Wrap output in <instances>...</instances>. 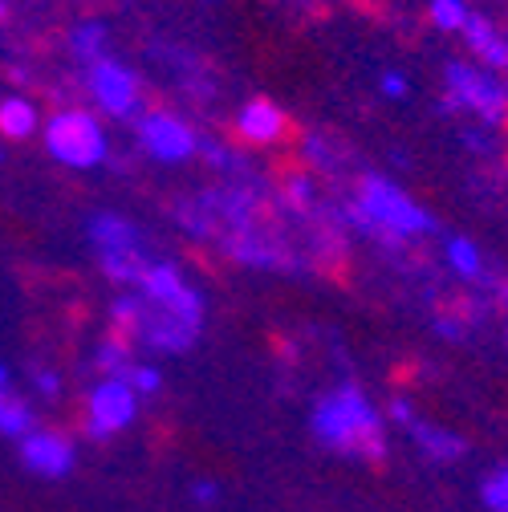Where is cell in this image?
<instances>
[{
	"instance_id": "obj_1",
	"label": "cell",
	"mask_w": 508,
	"mask_h": 512,
	"mask_svg": "<svg viewBox=\"0 0 508 512\" xmlns=\"http://www.w3.org/2000/svg\"><path fill=\"white\" fill-rule=\"evenodd\" d=\"M309 427H313L317 443L330 447V452H342V456L383 460V452H387L383 415L374 411V403L358 387H338L317 399Z\"/></svg>"
},
{
	"instance_id": "obj_2",
	"label": "cell",
	"mask_w": 508,
	"mask_h": 512,
	"mask_svg": "<svg viewBox=\"0 0 508 512\" xmlns=\"http://www.w3.org/2000/svg\"><path fill=\"white\" fill-rule=\"evenodd\" d=\"M350 220L366 232H374L378 240L387 244H399V240H415L423 232H431V216L399 191L395 183L378 179V175H366L362 179V191H358V204L350 208Z\"/></svg>"
},
{
	"instance_id": "obj_3",
	"label": "cell",
	"mask_w": 508,
	"mask_h": 512,
	"mask_svg": "<svg viewBox=\"0 0 508 512\" xmlns=\"http://www.w3.org/2000/svg\"><path fill=\"white\" fill-rule=\"evenodd\" d=\"M45 147L57 163L78 167V171L98 167L106 159V135L98 118L86 110H57L45 126Z\"/></svg>"
},
{
	"instance_id": "obj_4",
	"label": "cell",
	"mask_w": 508,
	"mask_h": 512,
	"mask_svg": "<svg viewBox=\"0 0 508 512\" xmlns=\"http://www.w3.org/2000/svg\"><path fill=\"white\" fill-rule=\"evenodd\" d=\"M443 110H468L484 126H500L508 118V86L492 78L488 70H476L468 61H452L448 66V102Z\"/></svg>"
},
{
	"instance_id": "obj_5",
	"label": "cell",
	"mask_w": 508,
	"mask_h": 512,
	"mask_svg": "<svg viewBox=\"0 0 508 512\" xmlns=\"http://www.w3.org/2000/svg\"><path fill=\"white\" fill-rule=\"evenodd\" d=\"M139 419V391L122 378H102L86 399V435L106 443Z\"/></svg>"
},
{
	"instance_id": "obj_6",
	"label": "cell",
	"mask_w": 508,
	"mask_h": 512,
	"mask_svg": "<svg viewBox=\"0 0 508 512\" xmlns=\"http://www.w3.org/2000/svg\"><path fill=\"white\" fill-rule=\"evenodd\" d=\"M147 301H155L159 309H171L187 322H204V297L187 285V277L171 265V261H151L143 269V281L135 285Z\"/></svg>"
},
{
	"instance_id": "obj_7",
	"label": "cell",
	"mask_w": 508,
	"mask_h": 512,
	"mask_svg": "<svg viewBox=\"0 0 508 512\" xmlns=\"http://www.w3.org/2000/svg\"><path fill=\"white\" fill-rule=\"evenodd\" d=\"M139 143L147 147V155L163 159V163H179L187 155H196L200 151V139L196 131L187 126L183 118L167 114V110H155V114H143L139 122Z\"/></svg>"
},
{
	"instance_id": "obj_8",
	"label": "cell",
	"mask_w": 508,
	"mask_h": 512,
	"mask_svg": "<svg viewBox=\"0 0 508 512\" xmlns=\"http://www.w3.org/2000/svg\"><path fill=\"white\" fill-rule=\"evenodd\" d=\"M90 94L114 118H131L139 110V82L114 57H98L94 66H90Z\"/></svg>"
},
{
	"instance_id": "obj_9",
	"label": "cell",
	"mask_w": 508,
	"mask_h": 512,
	"mask_svg": "<svg viewBox=\"0 0 508 512\" xmlns=\"http://www.w3.org/2000/svg\"><path fill=\"white\" fill-rule=\"evenodd\" d=\"M21 460L29 472L45 476V480H61V476H70L74 472V443L66 435H57V431H29L21 439Z\"/></svg>"
},
{
	"instance_id": "obj_10",
	"label": "cell",
	"mask_w": 508,
	"mask_h": 512,
	"mask_svg": "<svg viewBox=\"0 0 508 512\" xmlns=\"http://www.w3.org/2000/svg\"><path fill=\"white\" fill-rule=\"evenodd\" d=\"M90 244L98 248V261L106 256H143V236L131 220H122L114 212L90 216Z\"/></svg>"
},
{
	"instance_id": "obj_11",
	"label": "cell",
	"mask_w": 508,
	"mask_h": 512,
	"mask_svg": "<svg viewBox=\"0 0 508 512\" xmlns=\"http://www.w3.org/2000/svg\"><path fill=\"white\" fill-rule=\"evenodd\" d=\"M285 126H289L285 110H281L277 102H269V98H252V102L236 114V135H240L244 143H252V147L277 143V139L285 135Z\"/></svg>"
},
{
	"instance_id": "obj_12",
	"label": "cell",
	"mask_w": 508,
	"mask_h": 512,
	"mask_svg": "<svg viewBox=\"0 0 508 512\" xmlns=\"http://www.w3.org/2000/svg\"><path fill=\"white\" fill-rule=\"evenodd\" d=\"M464 33V41H468V49L484 61L488 70H508V37L492 25V21H484V17H468V25L460 29Z\"/></svg>"
},
{
	"instance_id": "obj_13",
	"label": "cell",
	"mask_w": 508,
	"mask_h": 512,
	"mask_svg": "<svg viewBox=\"0 0 508 512\" xmlns=\"http://www.w3.org/2000/svg\"><path fill=\"white\" fill-rule=\"evenodd\" d=\"M41 126L37 118V106L21 94H9V98H0V135L21 143V139H33V131Z\"/></svg>"
},
{
	"instance_id": "obj_14",
	"label": "cell",
	"mask_w": 508,
	"mask_h": 512,
	"mask_svg": "<svg viewBox=\"0 0 508 512\" xmlns=\"http://www.w3.org/2000/svg\"><path fill=\"white\" fill-rule=\"evenodd\" d=\"M407 431H411V439L423 447V452H427L431 460H460V456H464V439H460V435H452V431H439V427L419 423V419H415Z\"/></svg>"
},
{
	"instance_id": "obj_15",
	"label": "cell",
	"mask_w": 508,
	"mask_h": 512,
	"mask_svg": "<svg viewBox=\"0 0 508 512\" xmlns=\"http://www.w3.org/2000/svg\"><path fill=\"white\" fill-rule=\"evenodd\" d=\"M29 431H33V407L17 399L13 391H0V435L25 439Z\"/></svg>"
},
{
	"instance_id": "obj_16",
	"label": "cell",
	"mask_w": 508,
	"mask_h": 512,
	"mask_svg": "<svg viewBox=\"0 0 508 512\" xmlns=\"http://www.w3.org/2000/svg\"><path fill=\"white\" fill-rule=\"evenodd\" d=\"M448 265H452V273L464 277V281H480V277H484V256H480V248H476L472 240H464V236H452V240H448Z\"/></svg>"
},
{
	"instance_id": "obj_17",
	"label": "cell",
	"mask_w": 508,
	"mask_h": 512,
	"mask_svg": "<svg viewBox=\"0 0 508 512\" xmlns=\"http://www.w3.org/2000/svg\"><path fill=\"white\" fill-rule=\"evenodd\" d=\"M131 366H135V358H131V342L126 338H106L98 346V374L102 378H122L126 382Z\"/></svg>"
},
{
	"instance_id": "obj_18",
	"label": "cell",
	"mask_w": 508,
	"mask_h": 512,
	"mask_svg": "<svg viewBox=\"0 0 508 512\" xmlns=\"http://www.w3.org/2000/svg\"><path fill=\"white\" fill-rule=\"evenodd\" d=\"M427 17H431V25L443 29V33H460V29L468 25L472 9L464 5V0H431V5H427Z\"/></svg>"
},
{
	"instance_id": "obj_19",
	"label": "cell",
	"mask_w": 508,
	"mask_h": 512,
	"mask_svg": "<svg viewBox=\"0 0 508 512\" xmlns=\"http://www.w3.org/2000/svg\"><path fill=\"white\" fill-rule=\"evenodd\" d=\"M102 45H106V29L102 25H82V29H74V37H70V49L82 57V61H94L102 57Z\"/></svg>"
},
{
	"instance_id": "obj_20",
	"label": "cell",
	"mask_w": 508,
	"mask_h": 512,
	"mask_svg": "<svg viewBox=\"0 0 508 512\" xmlns=\"http://www.w3.org/2000/svg\"><path fill=\"white\" fill-rule=\"evenodd\" d=\"M480 500L488 504V512H508V464H504V468H496V472L484 480Z\"/></svg>"
},
{
	"instance_id": "obj_21",
	"label": "cell",
	"mask_w": 508,
	"mask_h": 512,
	"mask_svg": "<svg viewBox=\"0 0 508 512\" xmlns=\"http://www.w3.org/2000/svg\"><path fill=\"white\" fill-rule=\"evenodd\" d=\"M126 382L139 391V399L143 395H159V387H163V374L155 370V366H147V362H135L131 366V374H126Z\"/></svg>"
},
{
	"instance_id": "obj_22",
	"label": "cell",
	"mask_w": 508,
	"mask_h": 512,
	"mask_svg": "<svg viewBox=\"0 0 508 512\" xmlns=\"http://www.w3.org/2000/svg\"><path fill=\"white\" fill-rule=\"evenodd\" d=\"M285 200H289L297 212H305V208L313 204V183H309L305 175H293V179L285 183Z\"/></svg>"
},
{
	"instance_id": "obj_23",
	"label": "cell",
	"mask_w": 508,
	"mask_h": 512,
	"mask_svg": "<svg viewBox=\"0 0 508 512\" xmlns=\"http://www.w3.org/2000/svg\"><path fill=\"white\" fill-rule=\"evenodd\" d=\"M33 387H37L45 399H57L61 382H57V374H53V370H37V374H33Z\"/></svg>"
},
{
	"instance_id": "obj_24",
	"label": "cell",
	"mask_w": 508,
	"mask_h": 512,
	"mask_svg": "<svg viewBox=\"0 0 508 512\" xmlns=\"http://www.w3.org/2000/svg\"><path fill=\"white\" fill-rule=\"evenodd\" d=\"M391 419H395L399 427H411L419 415H415V407H411L407 399H395V403H391Z\"/></svg>"
},
{
	"instance_id": "obj_25",
	"label": "cell",
	"mask_w": 508,
	"mask_h": 512,
	"mask_svg": "<svg viewBox=\"0 0 508 512\" xmlns=\"http://www.w3.org/2000/svg\"><path fill=\"white\" fill-rule=\"evenodd\" d=\"M383 94L387 98H407V78L403 74H383Z\"/></svg>"
},
{
	"instance_id": "obj_26",
	"label": "cell",
	"mask_w": 508,
	"mask_h": 512,
	"mask_svg": "<svg viewBox=\"0 0 508 512\" xmlns=\"http://www.w3.org/2000/svg\"><path fill=\"white\" fill-rule=\"evenodd\" d=\"M192 496H196L200 504H216V500H220V484H212V480H196Z\"/></svg>"
},
{
	"instance_id": "obj_27",
	"label": "cell",
	"mask_w": 508,
	"mask_h": 512,
	"mask_svg": "<svg viewBox=\"0 0 508 512\" xmlns=\"http://www.w3.org/2000/svg\"><path fill=\"white\" fill-rule=\"evenodd\" d=\"M0 391H9V366L0 362Z\"/></svg>"
},
{
	"instance_id": "obj_28",
	"label": "cell",
	"mask_w": 508,
	"mask_h": 512,
	"mask_svg": "<svg viewBox=\"0 0 508 512\" xmlns=\"http://www.w3.org/2000/svg\"><path fill=\"white\" fill-rule=\"evenodd\" d=\"M0 17H5V0H0Z\"/></svg>"
},
{
	"instance_id": "obj_29",
	"label": "cell",
	"mask_w": 508,
	"mask_h": 512,
	"mask_svg": "<svg viewBox=\"0 0 508 512\" xmlns=\"http://www.w3.org/2000/svg\"><path fill=\"white\" fill-rule=\"evenodd\" d=\"M0 159H5V151H0Z\"/></svg>"
}]
</instances>
